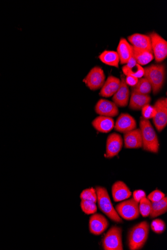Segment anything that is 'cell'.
<instances>
[{"instance_id": "obj_1", "label": "cell", "mask_w": 167, "mask_h": 250, "mask_svg": "<svg viewBox=\"0 0 167 250\" xmlns=\"http://www.w3.org/2000/svg\"><path fill=\"white\" fill-rule=\"evenodd\" d=\"M150 225L144 221L132 227L128 236V247L131 250L141 249L148 238Z\"/></svg>"}, {"instance_id": "obj_2", "label": "cell", "mask_w": 167, "mask_h": 250, "mask_svg": "<svg viewBox=\"0 0 167 250\" xmlns=\"http://www.w3.org/2000/svg\"><path fill=\"white\" fill-rule=\"evenodd\" d=\"M140 127L142 133L143 149L149 152L157 154L159 149V140L151 123L149 120L141 118Z\"/></svg>"}, {"instance_id": "obj_3", "label": "cell", "mask_w": 167, "mask_h": 250, "mask_svg": "<svg viewBox=\"0 0 167 250\" xmlns=\"http://www.w3.org/2000/svg\"><path fill=\"white\" fill-rule=\"evenodd\" d=\"M95 189L97 195V202L100 210L113 221L117 223H123L122 219L113 207L106 188L97 187Z\"/></svg>"}, {"instance_id": "obj_4", "label": "cell", "mask_w": 167, "mask_h": 250, "mask_svg": "<svg viewBox=\"0 0 167 250\" xmlns=\"http://www.w3.org/2000/svg\"><path fill=\"white\" fill-rule=\"evenodd\" d=\"M145 78L150 83L154 94L162 89L165 80L166 69L164 64H152L144 69Z\"/></svg>"}, {"instance_id": "obj_5", "label": "cell", "mask_w": 167, "mask_h": 250, "mask_svg": "<svg viewBox=\"0 0 167 250\" xmlns=\"http://www.w3.org/2000/svg\"><path fill=\"white\" fill-rule=\"evenodd\" d=\"M102 245L105 250H123L122 228L112 227L103 239Z\"/></svg>"}, {"instance_id": "obj_6", "label": "cell", "mask_w": 167, "mask_h": 250, "mask_svg": "<svg viewBox=\"0 0 167 250\" xmlns=\"http://www.w3.org/2000/svg\"><path fill=\"white\" fill-rule=\"evenodd\" d=\"M121 219L126 220L137 219L140 215L139 203L131 198L120 203L115 209Z\"/></svg>"}, {"instance_id": "obj_7", "label": "cell", "mask_w": 167, "mask_h": 250, "mask_svg": "<svg viewBox=\"0 0 167 250\" xmlns=\"http://www.w3.org/2000/svg\"><path fill=\"white\" fill-rule=\"evenodd\" d=\"M154 58L157 62L165 60L167 57V42L157 32L152 31L149 34Z\"/></svg>"}, {"instance_id": "obj_8", "label": "cell", "mask_w": 167, "mask_h": 250, "mask_svg": "<svg viewBox=\"0 0 167 250\" xmlns=\"http://www.w3.org/2000/svg\"><path fill=\"white\" fill-rule=\"evenodd\" d=\"M156 114L153 119V123L159 132H161L167 124V99L162 97L157 100L154 105Z\"/></svg>"}, {"instance_id": "obj_9", "label": "cell", "mask_w": 167, "mask_h": 250, "mask_svg": "<svg viewBox=\"0 0 167 250\" xmlns=\"http://www.w3.org/2000/svg\"><path fill=\"white\" fill-rule=\"evenodd\" d=\"M83 81L92 91H96L102 88L105 81L104 71L100 66H95L84 79Z\"/></svg>"}, {"instance_id": "obj_10", "label": "cell", "mask_w": 167, "mask_h": 250, "mask_svg": "<svg viewBox=\"0 0 167 250\" xmlns=\"http://www.w3.org/2000/svg\"><path fill=\"white\" fill-rule=\"evenodd\" d=\"M109 225V222L103 215L95 213L89 220L90 232L93 235H100L107 230Z\"/></svg>"}, {"instance_id": "obj_11", "label": "cell", "mask_w": 167, "mask_h": 250, "mask_svg": "<svg viewBox=\"0 0 167 250\" xmlns=\"http://www.w3.org/2000/svg\"><path fill=\"white\" fill-rule=\"evenodd\" d=\"M120 86L117 92L113 96L112 100L118 107H126L129 103L130 91L124 75L121 76Z\"/></svg>"}, {"instance_id": "obj_12", "label": "cell", "mask_w": 167, "mask_h": 250, "mask_svg": "<svg viewBox=\"0 0 167 250\" xmlns=\"http://www.w3.org/2000/svg\"><path fill=\"white\" fill-rule=\"evenodd\" d=\"M123 139L118 133H113L107 138L106 143L107 158H112L117 156L123 146Z\"/></svg>"}, {"instance_id": "obj_13", "label": "cell", "mask_w": 167, "mask_h": 250, "mask_svg": "<svg viewBox=\"0 0 167 250\" xmlns=\"http://www.w3.org/2000/svg\"><path fill=\"white\" fill-rule=\"evenodd\" d=\"M96 112L101 116L113 118L119 113L118 107L115 104L108 100L101 99L95 106Z\"/></svg>"}, {"instance_id": "obj_14", "label": "cell", "mask_w": 167, "mask_h": 250, "mask_svg": "<svg viewBox=\"0 0 167 250\" xmlns=\"http://www.w3.org/2000/svg\"><path fill=\"white\" fill-rule=\"evenodd\" d=\"M136 127L135 120L130 114L124 113L120 114L114 126L116 131L123 133L135 129Z\"/></svg>"}, {"instance_id": "obj_15", "label": "cell", "mask_w": 167, "mask_h": 250, "mask_svg": "<svg viewBox=\"0 0 167 250\" xmlns=\"http://www.w3.org/2000/svg\"><path fill=\"white\" fill-rule=\"evenodd\" d=\"M125 147L128 149H136L143 146V140L140 128H135L125 133Z\"/></svg>"}, {"instance_id": "obj_16", "label": "cell", "mask_w": 167, "mask_h": 250, "mask_svg": "<svg viewBox=\"0 0 167 250\" xmlns=\"http://www.w3.org/2000/svg\"><path fill=\"white\" fill-rule=\"evenodd\" d=\"M128 40L133 47L139 49L152 51L151 41L149 35L135 33L129 36Z\"/></svg>"}, {"instance_id": "obj_17", "label": "cell", "mask_w": 167, "mask_h": 250, "mask_svg": "<svg viewBox=\"0 0 167 250\" xmlns=\"http://www.w3.org/2000/svg\"><path fill=\"white\" fill-rule=\"evenodd\" d=\"M112 193L115 202L124 201L132 195L130 189L122 181H118L114 183L112 187Z\"/></svg>"}, {"instance_id": "obj_18", "label": "cell", "mask_w": 167, "mask_h": 250, "mask_svg": "<svg viewBox=\"0 0 167 250\" xmlns=\"http://www.w3.org/2000/svg\"><path fill=\"white\" fill-rule=\"evenodd\" d=\"M120 83L121 80L119 78L113 76L108 77L100 92V95L104 97L113 96L119 89Z\"/></svg>"}, {"instance_id": "obj_19", "label": "cell", "mask_w": 167, "mask_h": 250, "mask_svg": "<svg viewBox=\"0 0 167 250\" xmlns=\"http://www.w3.org/2000/svg\"><path fill=\"white\" fill-rule=\"evenodd\" d=\"M151 98L149 94H142L132 91L129 103V108L134 110H140L151 102Z\"/></svg>"}, {"instance_id": "obj_20", "label": "cell", "mask_w": 167, "mask_h": 250, "mask_svg": "<svg viewBox=\"0 0 167 250\" xmlns=\"http://www.w3.org/2000/svg\"><path fill=\"white\" fill-rule=\"evenodd\" d=\"M117 52L121 64H127L132 58V46L124 38H121L117 47Z\"/></svg>"}, {"instance_id": "obj_21", "label": "cell", "mask_w": 167, "mask_h": 250, "mask_svg": "<svg viewBox=\"0 0 167 250\" xmlns=\"http://www.w3.org/2000/svg\"><path fill=\"white\" fill-rule=\"evenodd\" d=\"M92 125L97 131L105 133L110 132L115 126L114 121L112 118L101 115L92 122Z\"/></svg>"}, {"instance_id": "obj_22", "label": "cell", "mask_w": 167, "mask_h": 250, "mask_svg": "<svg viewBox=\"0 0 167 250\" xmlns=\"http://www.w3.org/2000/svg\"><path fill=\"white\" fill-rule=\"evenodd\" d=\"M122 71L126 76H131L138 78H143L144 75V68L133 57L123 66Z\"/></svg>"}, {"instance_id": "obj_23", "label": "cell", "mask_w": 167, "mask_h": 250, "mask_svg": "<svg viewBox=\"0 0 167 250\" xmlns=\"http://www.w3.org/2000/svg\"><path fill=\"white\" fill-rule=\"evenodd\" d=\"M132 57L140 65H145L151 62L154 58L152 51H146L132 47Z\"/></svg>"}, {"instance_id": "obj_24", "label": "cell", "mask_w": 167, "mask_h": 250, "mask_svg": "<svg viewBox=\"0 0 167 250\" xmlns=\"http://www.w3.org/2000/svg\"><path fill=\"white\" fill-rule=\"evenodd\" d=\"M99 58L103 63L108 65L119 68L120 59L117 52L105 50L99 55Z\"/></svg>"}, {"instance_id": "obj_25", "label": "cell", "mask_w": 167, "mask_h": 250, "mask_svg": "<svg viewBox=\"0 0 167 250\" xmlns=\"http://www.w3.org/2000/svg\"><path fill=\"white\" fill-rule=\"evenodd\" d=\"M152 207L150 212V216L151 219H155L157 217L163 215L167 211V198L164 197L161 201L157 202L151 203Z\"/></svg>"}, {"instance_id": "obj_26", "label": "cell", "mask_w": 167, "mask_h": 250, "mask_svg": "<svg viewBox=\"0 0 167 250\" xmlns=\"http://www.w3.org/2000/svg\"><path fill=\"white\" fill-rule=\"evenodd\" d=\"M132 91L142 94H149L152 91V87L149 81L142 78L138 80L137 84L131 88Z\"/></svg>"}, {"instance_id": "obj_27", "label": "cell", "mask_w": 167, "mask_h": 250, "mask_svg": "<svg viewBox=\"0 0 167 250\" xmlns=\"http://www.w3.org/2000/svg\"><path fill=\"white\" fill-rule=\"evenodd\" d=\"M139 203L140 213L143 218H147L150 215V212H151L152 203L146 197L143 198Z\"/></svg>"}, {"instance_id": "obj_28", "label": "cell", "mask_w": 167, "mask_h": 250, "mask_svg": "<svg viewBox=\"0 0 167 250\" xmlns=\"http://www.w3.org/2000/svg\"><path fill=\"white\" fill-rule=\"evenodd\" d=\"M80 198L82 201H90L96 203L97 195L96 189L91 188L84 190L80 194Z\"/></svg>"}, {"instance_id": "obj_29", "label": "cell", "mask_w": 167, "mask_h": 250, "mask_svg": "<svg viewBox=\"0 0 167 250\" xmlns=\"http://www.w3.org/2000/svg\"><path fill=\"white\" fill-rule=\"evenodd\" d=\"M80 206L83 212L87 215L94 214L97 211L96 203L92 202L81 200Z\"/></svg>"}, {"instance_id": "obj_30", "label": "cell", "mask_w": 167, "mask_h": 250, "mask_svg": "<svg viewBox=\"0 0 167 250\" xmlns=\"http://www.w3.org/2000/svg\"><path fill=\"white\" fill-rule=\"evenodd\" d=\"M165 222L160 219L153 220L151 224V228L153 232L157 234H162L166 230Z\"/></svg>"}, {"instance_id": "obj_31", "label": "cell", "mask_w": 167, "mask_h": 250, "mask_svg": "<svg viewBox=\"0 0 167 250\" xmlns=\"http://www.w3.org/2000/svg\"><path fill=\"white\" fill-rule=\"evenodd\" d=\"M141 110L144 119L148 120L154 118L156 114V110L153 106L148 104L145 106Z\"/></svg>"}, {"instance_id": "obj_32", "label": "cell", "mask_w": 167, "mask_h": 250, "mask_svg": "<svg viewBox=\"0 0 167 250\" xmlns=\"http://www.w3.org/2000/svg\"><path fill=\"white\" fill-rule=\"evenodd\" d=\"M165 197V195L163 192L159 190H155L150 193L147 198L151 203H154L161 201Z\"/></svg>"}, {"instance_id": "obj_33", "label": "cell", "mask_w": 167, "mask_h": 250, "mask_svg": "<svg viewBox=\"0 0 167 250\" xmlns=\"http://www.w3.org/2000/svg\"><path fill=\"white\" fill-rule=\"evenodd\" d=\"M133 196L134 201L139 203L143 198L146 197V194L145 191L137 190L133 192Z\"/></svg>"}, {"instance_id": "obj_34", "label": "cell", "mask_w": 167, "mask_h": 250, "mask_svg": "<svg viewBox=\"0 0 167 250\" xmlns=\"http://www.w3.org/2000/svg\"><path fill=\"white\" fill-rule=\"evenodd\" d=\"M138 80V78L131 76H127L125 78L127 85L132 87L135 86L137 84Z\"/></svg>"}]
</instances>
